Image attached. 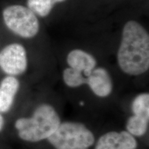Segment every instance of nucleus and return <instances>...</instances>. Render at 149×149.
I'll list each match as a JSON object with an SVG mask.
<instances>
[{
	"mask_svg": "<svg viewBox=\"0 0 149 149\" xmlns=\"http://www.w3.org/2000/svg\"><path fill=\"white\" fill-rule=\"evenodd\" d=\"M117 60L122 71L128 75L138 76L148 71L149 35L137 22L128 21L123 28Z\"/></svg>",
	"mask_w": 149,
	"mask_h": 149,
	"instance_id": "nucleus-1",
	"label": "nucleus"
},
{
	"mask_svg": "<svg viewBox=\"0 0 149 149\" xmlns=\"http://www.w3.org/2000/svg\"><path fill=\"white\" fill-rule=\"evenodd\" d=\"M68 67L82 72L85 77L88 76L97 66V60L87 52L80 49H74L67 55Z\"/></svg>",
	"mask_w": 149,
	"mask_h": 149,
	"instance_id": "nucleus-9",
	"label": "nucleus"
},
{
	"mask_svg": "<svg viewBox=\"0 0 149 149\" xmlns=\"http://www.w3.org/2000/svg\"><path fill=\"white\" fill-rule=\"evenodd\" d=\"M19 81L14 76L8 75L0 83V113L10 111L14 104L15 98L19 89Z\"/></svg>",
	"mask_w": 149,
	"mask_h": 149,
	"instance_id": "nucleus-8",
	"label": "nucleus"
},
{
	"mask_svg": "<svg viewBox=\"0 0 149 149\" xmlns=\"http://www.w3.org/2000/svg\"><path fill=\"white\" fill-rule=\"evenodd\" d=\"M47 140L55 149H89L94 146L96 138L83 123L66 121L61 122Z\"/></svg>",
	"mask_w": 149,
	"mask_h": 149,
	"instance_id": "nucleus-3",
	"label": "nucleus"
},
{
	"mask_svg": "<svg viewBox=\"0 0 149 149\" xmlns=\"http://www.w3.org/2000/svg\"><path fill=\"white\" fill-rule=\"evenodd\" d=\"M66 0H28V8L35 15L46 17L49 15L55 3H61Z\"/></svg>",
	"mask_w": 149,
	"mask_h": 149,
	"instance_id": "nucleus-11",
	"label": "nucleus"
},
{
	"mask_svg": "<svg viewBox=\"0 0 149 149\" xmlns=\"http://www.w3.org/2000/svg\"><path fill=\"white\" fill-rule=\"evenodd\" d=\"M62 78L65 84L70 88H78L86 83V78L82 72L70 67L64 70Z\"/></svg>",
	"mask_w": 149,
	"mask_h": 149,
	"instance_id": "nucleus-13",
	"label": "nucleus"
},
{
	"mask_svg": "<svg viewBox=\"0 0 149 149\" xmlns=\"http://www.w3.org/2000/svg\"><path fill=\"white\" fill-rule=\"evenodd\" d=\"M61 122L57 109L51 104H39L30 117H19L15 128L20 139L30 143L47 140Z\"/></svg>",
	"mask_w": 149,
	"mask_h": 149,
	"instance_id": "nucleus-2",
	"label": "nucleus"
},
{
	"mask_svg": "<svg viewBox=\"0 0 149 149\" xmlns=\"http://www.w3.org/2000/svg\"><path fill=\"white\" fill-rule=\"evenodd\" d=\"M27 66L26 51L21 44H10L0 51V68L8 75H20L25 72Z\"/></svg>",
	"mask_w": 149,
	"mask_h": 149,
	"instance_id": "nucleus-5",
	"label": "nucleus"
},
{
	"mask_svg": "<svg viewBox=\"0 0 149 149\" xmlns=\"http://www.w3.org/2000/svg\"><path fill=\"white\" fill-rule=\"evenodd\" d=\"M94 146V149H137L138 142L126 130H111L100 136Z\"/></svg>",
	"mask_w": 149,
	"mask_h": 149,
	"instance_id": "nucleus-6",
	"label": "nucleus"
},
{
	"mask_svg": "<svg viewBox=\"0 0 149 149\" xmlns=\"http://www.w3.org/2000/svg\"><path fill=\"white\" fill-rule=\"evenodd\" d=\"M5 124V120L4 118H3L2 114L0 113V132H1L3 129V127H4Z\"/></svg>",
	"mask_w": 149,
	"mask_h": 149,
	"instance_id": "nucleus-14",
	"label": "nucleus"
},
{
	"mask_svg": "<svg viewBox=\"0 0 149 149\" xmlns=\"http://www.w3.org/2000/svg\"><path fill=\"white\" fill-rule=\"evenodd\" d=\"M130 109L133 115L149 119V94L142 93L137 95L132 101Z\"/></svg>",
	"mask_w": 149,
	"mask_h": 149,
	"instance_id": "nucleus-12",
	"label": "nucleus"
},
{
	"mask_svg": "<svg viewBox=\"0 0 149 149\" xmlns=\"http://www.w3.org/2000/svg\"><path fill=\"white\" fill-rule=\"evenodd\" d=\"M86 78V84L88 86L93 94L98 97L106 98L113 92V80L109 72L104 68L96 67Z\"/></svg>",
	"mask_w": 149,
	"mask_h": 149,
	"instance_id": "nucleus-7",
	"label": "nucleus"
},
{
	"mask_svg": "<svg viewBox=\"0 0 149 149\" xmlns=\"http://www.w3.org/2000/svg\"><path fill=\"white\" fill-rule=\"evenodd\" d=\"M3 19L8 29L24 38H32L40 30L36 15L23 6L13 5L6 8L3 11Z\"/></svg>",
	"mask_w": 149,
	"mask_h": 149,
	"instance_id": "nucleus-4",
	"label": "nucleus"
},
{
	"mask_svg": "<svg viewBox=\"0 0 149 149\" xmlns=\"http://www.w3.org/2000/svg\"><path fill=\"white\" fill-rule=\"evenodd\" d=\"M149 119L139 115H132L126 122V130L133 137H141L148 131Z\"/></svg>",
	"mask_w": 149,
	"mask_h": 149,
	"instance_id": "nucleus-10",
	"label": "nucleus"
}]
</instances>
